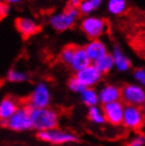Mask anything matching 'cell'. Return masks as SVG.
Wrapping results in <instances>:
<instances>
[{
    "instance_id": "4fadbf2b",
    "label": "cell",
    "mask_w": 145,
    "mask_h": 146,
    "mask_svg": "<svg viewBox=\"0 0 145 146\" xmlns=\"http://www.w3.org/2000/svg\"><path fill=\"white\" fill-rule=\"evenodd\" d=\"M89 65H90V58H89L85 48L77 47L75 54H74V57H73L72 64H71L72 69L78 72L80 70L85 69Z\"/></svg>"
},
{
    "instance_id": "484cf974",
    "label": "cell",
    "mask_w": 145,
    "mask_h": 146,
    "mask_svg": "<svg viewBox=\"0 0 145 146\" xmlns=\"http://www.w3.org/2000/svg\"><path fill=\"white\" fill-rule=\"evenodd\" d=\"M134 75H136V78L141 82L142 84H145V70L139 69L134 72Z\"/></svg>"
},
{
    "instance_id": "2e32d148",
    "label": "cell",
    "mask_w": 145,
    "mask_h": 146,
    "mask_svg": "<svg viewBox=\"0 0 145 146\" xmlns=\"http://www.w3.org/2000/svg\"><path fill=\"white\" fill-rule=\"evenodd\" d=\"M76 49H77V46H75V44H68V46L64 47L62 53H61V56H59L61 60L66 65H71Z\"/></svg>"
},
{
    "instance_id": "cb8c5ba5",
    "label": "cell",
    "mask_w": 145,
    "mask_h": 146,
    "mask_svg": "<svg viewBox=\"0 0 145 146\" xmlns=\"http://www.w3.org/2000/svg\"><path fill=\"white\" fill-rule=\"evenodd\" d=\"M27 77L23 73L17 72L15 70H11L9 74H7V80H11V82H21V80H25Z\"/></svg>"
},
{
    "instance_id": "7402d4cb",
    "label": "cell",
    "mask_w": 145,
    "mask_h": 146,
    "mask_svg": "<svg viewBox=\"0 0 145 146\" xmlns=\"http://www.w3.org/2000/svg\"><path fill=\"white\" fill-rule=\"evenodd\" d=\"M88 117H89L91 121L95 122V123H102V122L105 121L104 115H102L101 113H100V111L98 110V108H95V107H91L90 109H89Z\"/></svg>"
},
{
    "instance_id": "8fae6325",
    "label": "cell",
    "mask_w": 145,
    "mask_h": 146,
    "mask_svg": "<svg viewBox=\"0 0 145 146\" xmlns=\"http://www.w3.org/2000/svg\"><path fill=\"white\" fill-rule=\"evenodd\" d=\"M15 26L19 33L21 34L23 39L35 35L40 31L39 25L28 18H17L15 20Z\"/></svg>"
},
{
    "instance_id": "9a60e30c",
    "label": "cell",
    "mask_w": 145,
    "mask_h": 146,
    "mask_svg": "<svg viewBox=\"0 0 145 146\" xmlns=\"http://www.w3.org/2000/svg\"><path fill=\"white\" fill-rule=\"evenodd\" d=\"M100 99L104 105L116 102V100L121 99L120 89L113 87V86H107L102 90L101 94H100Z\"/></svg>"
},
{
    "instance_id": "7c38bea8",
    "label": "cell",
    "mask_w": 145,
    "mask_h": 146,
    "mask_svg": "<svg viewBox=\"0 0 145 146\" xmlns=\"http://www.w3.org/2000/svg\"><path fill=\"white\" fill-rule=\"evenodd\" d=\"M75 18L76 16L64 11L62 14L53 16L51 18V25L57 31H65V30L70 29L71 27H73Z\"/></svg>"
},
{
    "instance_id": "6da1fadb",
    "label": "cell",
    "mask_w": 145,
    "mask_h": 146,
    "mask_svg": "<svg viewBox=\"0 0 145 146\" xmlns=\"http://www.w3.org/2000/svg\"><path fill=\"white\" fill-rule=\"evenodd\" d=\"M30 117L32 121V128L39 131L54 129L57 126V114L54 110L49 108H30Z\"/></svg>"
},
{
    "instance_id": "3957f363",
    "label": "cell",
    "mask_w": 145,
    "mask_h": 146,
    "mask_svg": "<svg viewBox=\"0 0 145 146\" xmlns=\"http://www.w3.org/2000/svg\"><path fill=\"white\" fill-rule=\"evenodd\" d=\"M108 26L109 23L105 19L90 17V18H86L85 20H83L80 28L90 39L95 40L105 32Z\"/></svg>"
},
{
    "instance_id": "44dd1931",
    "label": "cell",
    "mask_w": 145,
    "mask_h": 146,
    "mask_svg": "<svg viewBox=\"0 0 145 146\" xmlns=\"http://www.w3.org/2000/svg\"><path fill=\"white\" fill-rule=\"evenodd\" d=\"M109 11L113 14H121L125 10V1L124 0H110L109 2Z\"/></svg>"
},
{
    "instance_id": "5b68a950",
    "label": "cell",
    "mask_w": 145,
    "mask_h": 146,
    "mask_svg": "<svg viewBox=\"0 0 145 146\" xmlns=\"http://www.w3.org/2000/svg\"><path fill=\"white\" fill-rule=\"evenodd\" d=\"M121 99L128 106L140 105L145 102V92L141 88L132 85H124L120 89Z\"/></svg>"
},
{
    "instance_id": "5bb4252c",
    "label": "cell",
    "mask_w": 145,
    "mask_h": 146,
    "mask_svg": "<svg viewBox=\"0 0 145 146\" xmlns=\"http://www.w3.org/2000/svg\"><path fill=\"white\" fill-rule=\"evenodd\" d=\"M85 50L87 52L89 58L92 59V60H98L100 58H102L103 56H105L107 53H106V48L105 46L102 44L100 40H93L91 41L90 44H87L85 47Z\"/></svg>"
},
{
    "instance_id": "30bf717a",
    "label": "cell",
    "mask_w": 145,
    "mask_h": 146,
    "mask_svg": "<svg viewBox=\"0 0 145 146\" xmlns=\"http://www.w3.org/2000/svg\"><path fill=\"white\" fill-rule=\"evenodd\" d=\"M101 76H102L101 71L95 66H91V65L86 67L85 69L78 71L77 74H76L77 80H80L85 87L92 86L95 83H98V80H100V78H101Z\"/></svg>"
},
{
    "instance_id": "83f0119b",
    "label": "cell",
    "mask_w": 145,
    "mask_h": 146,
    "mask_svg": "<svg viewBox=\"0 0 145 146\" xmlns=\"http://www.w3.org/2000/svg\"><path fill=\"white\" fill-rule=\"evenodd\" d=\"M3 1H5V2H18L20 0H3Z\"/></svg>"
},
{
    "instance_id": "d6986e66",
    "label": "cell",
    "mask_w": 145,
    "mask_h": 146,
    "mask_svg": "<svg viewBox=\"0 0 145 146\" xmlns=\"http://www.w3.org/2000/svg\"><path fill=\"white\" fill-rule=\"evenodd\" d=\"M114 62L116 64V66L120 70H126L130 67V62L127 58H125L123 55L121 54V52L116 49L114 51V56H113Z\"/></svg>"
},
{
    "instance_id": "9c48e42d",
    "label": "cell",
    "mask_w": 145,
    "mask_h": 146,
    "mask_svg": "<svg viewBox=\"0 0 145 146\" xmlns=\"http://www.w3.org/2000/svg\"><path fill=\"white\" fill-rule=\"evenodd\" d=\"M21 104L22 102L15 99L14 96H5L0 103V124L9 120L19 109Z\"/></svg>"
},
{
    "instance_id": "8992f818",
    "label": "cell",
    "mask_w": 145,
    "mask_h": 146,
    "mask_svg": "<svg viewBox=\"0 0 145 146\" xmlns=\"http://www.w3.org/2000/svg\"><path fill=\"white\" fill-rule=\"evenodd\" d=\"M123 123L127 128L139 130L144 123V112L136 106H127L124 110Z\"/></svg>"
},
{
    "instance_id": "f1b7e54d",
    "label": "cell",
    "mask_w": 145,
    "mask_h": 146,
    "mask_svg": "<svg viewBox=\"0 0 145 146\" xmlns=\"http://www.w3.org/2000/svg\"><path fill=\"white\" fill-rule=\"evenodd\" d=\"M0 86H1V80H0Z\"/></svg>"
},
{
    "instance_id": "ffe728a7",
    "label": "cell",
    "mask_w": 145,
    "mask_h": 146,
    "mask_svg": "<svg viewBox=\"0 0 145 146\" xmlns=\"http://www.w3.org/2000/svg\"><path fill=\"white\" fill-rule=\"evenodd\" d=\"M82 93H83V101L86 105L93 107L96 104V102H98V96H96V94H95V92L93 90L86 89Z\"/></svg>"
},
{
    "instance_id": "52a82bcc",
    "label": "cell",
    "mask_w": 145,
    "mask_h": 146,
    "mask_svg": "<svg viewBox=\"0 0 145 146\" xmlns=\"http://www.w3.org/2000/svg\"><path fill=\"white\" fill-rule=\"evenodd\" d=\"M50 101V94L45 85H38L29 99L25 101L29 106L33 108H46Z\"/></svg>"
},
{
    "instance_id": "277c9868",
    "label": "cell",
    "mask_w": 145,
    "mask_h": 146,
    "mask_svg": "<svg viewBox=\"0 0 145 146\" xmlns=\"http://www.w3.org/2000/svg\"><path fill=\"white\" fill-rule=\"evenodd\" d=\"M37 138L41 141H46L51 144H64L68 142H76L78 139L75 135L68 133V132L57 130V129H50V130H43L37 133Z\"/></svg>"
},
{
    "instance_id": "d4e9b609",
    "label": "cell",
    "mask_w": 145,
    "mask_h": 146,
    "mask_svg": "<svg viewBox=\"0 0 145 146\" xmlns=\"http://www.w3.org/2000/svg\"><path fill=\"white\" fill-rule=\"evenodd\" d=\"M145 143L144 137H138L127 144V146H142Z\"/></svg>"
},
{
    "instance_id": "4316f807",
    "label": "cell",
    "mask_w": 145,
    "mask_h": 146,
    "mask_svg": "<svg viewBox=\"0 0 145 146\" xmlns=\"http://www.w3.org/2000/svg\"><path fill=\"white\" fill-rule=\"evenodd\" d=\"M7 12H9V7H7V4L0 1V19L5 17V15L7 14Z\"/></svg>"
},
{
    "instance_id": "ac0fdd59",
    "label": "cell",
    "mask_w": 145,
    "mask_h": 146,
    "mask_svg": "<svg viewBox=\"0 0 145 146\" xmlns=\"http://www.w3.org/2000/svg\"><path fill=\"white\" fill-rule=\"evenodd\" d=\"M101 0H87V1H82L80 4V11L84 14H88L91 11L95 10L100 5Z\"/></svg>"
},
{
    "instance_id": "e0dca14e",
    "label": "cell",
    "mask_w": 145,
    "mask_h": 146,
    "mask_svg": "<svg viewBox=\"0 0 145 146\" xmlns=\"http://www.w3.org/2000/svg\"><path fill=\"white\" fill-rule=\"evenodd\" d=\"M113 62H114V59L111 55L106 54L105 56H103L102 58H100L98 60L95 62L94 66L98 68L102 73H107L109 70L111 69Z\"/></svg>"
},
{
    "instance_id": "7a4b0ae2",
    "label": "cell",
    "mask_w": 145,
    "mask_h": 146,
    "mask_svg": "<svg viewBox=\"0 0 145 146\" xmlns=\"http://www.w3.org/2000/svg\"><path fill=\"white\" fill-rule=\"evenodd\" d=\"M30 108H31V106H29L23 101L21 106L19 107V109L9 120L1 123L0 126L7 127L9 129H12V130H16V131L32 128V121H31V117H30Z\"/></svg>"
},
{
    "instance_id": "603a6c76",
    "label": "cell",
    "mask_w": 145,
    "mask_h": 146,
    "mask_svg": "<svg viewBox=\"0 0 145 146\" xmlns=\"http://www.w3.org/2000/svg\"><path fill=\"white\" fill-rule=\"evenodd\" d=\"M69 87L72 89L73 91H76V92H83L87 89V88L80 83V80H77L76 76L72 77V78L69 80Z\"/></svg>"
},
{
    "instance_id": "ba28073f",
    "label": "cell",
    "mask_w": 145,
    "mask_h": 146,
    "mask_svg": "<svg viewBox=\"0 0 145 146\" xmlns=\"http://www.w3.org/2000/svg\"><path fill=\"white\" fill-rule=\"evenodd\" d=\"M104 119L112 125H120L123 123L124 110L119 102L105 104L103 106Z\"/></svg>"
}]
</instances>
